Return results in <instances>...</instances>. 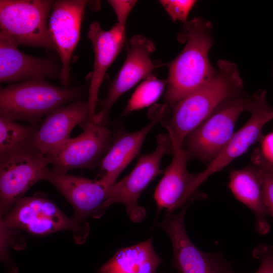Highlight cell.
I'll use <instances>...</instances> for the list:
<instances>
[{
    "mask_svg": "<svg viewBox=\"0 0 273 273\" xmlns=\"http://www.w3.org/2000/svg\"><path fill=\"white\" fill-rule=\"evenodd\" d=\"M1 220L8 227L30 234L44 236L62 231L73 234L78 244L83 243L88 235L89 225L67 216L42 193L23 197Z\"/></svg>",
    "mask_w": 273,
    "mask_h": 273,
    "instance_id": "4",
    "label": "cell"
},
{
    "mask_svg": "<svg viewBox=\"0 0 273 273\" xmlns=\"http://www.w3.org/2000/svg\"><path fill=\"white\" fill-rule=\"evenodd\" d=\"M262 183L259 170L251 164L232 171L229 187L235 198L253 212L255 231L260 235H265L270 230L269 215L263 201Z\"/></svg>",
    "mask_w": 273,
    "mask_h": 273,
    "instance_id": "20",
    "label": "cell"
},
{
    "mask_svg": "<svg viewBox=\"0 0 273 273\" xmlns=\"http://www.w3.org/2000/svg\"><path fill=\"white\" fill-rule=\"evenodd\" d=\"M89 122L87 101H74L62 106L49 114L41 121L36 136L38 153L46 156L54 151L70 138L77 125L84 128Z\"/></svg>",
    "mask_w": 273,
    "mask_h": 273,
    "instance_id": "18",
    "label": "cell"
},
{
    "mask_svg": "<svg viewBox=\"0 0 273 273\" xmlns=\"http://www.w3.org/2000/svg\"><path fill=\"white\" fill-rule=\"evenodd\" d=\"M155 49L153 41L142 35L131 38L127 46L124 62L111 84L106 98L100 103L101 109L93 119L94 123L104 126L111 108L118 98L142 79L153 75V70L158 66L150 58Z\"/></svg>",
    "mask_w": 273,
    "mask_h": 273,
    "instance_id": "11",
    "label": "cell"
},
{
    "mask_svg": "<svg viewBox=\"0 0 273 273\" xmlns=\"http://www.w3.org/2000/svg\"><path fill=\"white\" fill-rule=\"evenodd\" d=\"M49 164L47 158L39 153L0 158L1 217H4L32 186L44 180Z\"/></svg>",
    "mask_w": 273,
    "mask_h": 273,
    "instance_id": "13",
    "label": "cell"
},
{
    "mask_svg": "<svg viewBox=\"0 0 273 273\" xmlns=\"http://www.w3.org/2000/svg\"><path fill=\"white\" fill-rule=\"evenodd\" d=\"M108 2L113 8L117 18V23L125 26L130 12L136 3V1L110 0Z\"/></svg>",
    "mask_w": 273,
    "mask_h": 273,
    "instance_id": "27",
    "label": "cell"
},
{
    "mask_svg": "<svg viewBox=\"0 0 273 273\" xmlns=\"http://www.w3.org/2000/svg\"><path fill=\"white\" fill-rule=\"evenodd\" d=\"M112 131L89 122L76 137L70 138L54 151L44 156L56 173L99 166L113 141Z\"/></svg>",
    "mask_w": 273,
    "mask_h": 273,
    "instance_id": "9",
    "label": "cell"
},
{
    "mask_svg": "<svg viewBox=\"0 0 273 273\" xmlns=\"http://www.w3.org/2000/svg\"><path fill=\"white\" fill-rule=\"evenodd\" d=\"M252 255L261 260L260 265L255 273H273V245H259L254 249Z\"/></svg>",
    "mask_w": 273,
    "mask_h": 273,
    "instance_id": "26",
    "label": "cell"
},
{
    "mask_svg": "<svg viewBox=\"0 0 273 273\" xmlns=\"http://www.w3.org/2000/svg\"><path fill=\"white\" fill-rule=\"evenodd\" d=\"M166 104L159 107L151 121L142 129L132 132L120 131L114 136L112 144L99 166V179L107 186L116 181L122 171L138 154L143 142L151 129L164 117Z\"/></svg>",
    "mask_w": 273,
    "mask_h": 273,
    "instance_id": "19",
    "label": "cell"
},
{
    "mask_svg": "<svg viewBox=\"0 0 273 273\" xmlns=\"http://www.w3.org/2000/svg\"><path fill=\"white\" fill-rule=\"evenodd\" d=\"M188 208L185 207L176 214H165L158 223L171 240L172 265L177 273H233L230 263L221 252H203L191 241L185 226Z\"/></svg>",
    "mask_w": 273,
    "mask_h": 273,
    "instance_id": "8",
    "label": "cell"
},
{
    "mask_svg": "<svg viewBox=\"0 0 273 273\" xmlns=\"http://www.w3.org/2000/svg\"><path fill=\"white\" fill-rule=\"evenodd\" d=\"M162 261L150 238L118 250L98 273H156Z\"/></svg>",
    "mask_w": 273,
    "mask_h": 273,
    "instance_id": "21",
    "label": "cell"
},
{
    "mask_svg": "<svg viewBox=\"0 0 273 273\" xmlns=\"http://www.w3.org/2000/svg\"><path fill=\"white\" fill-rule=\"evenodd\" d=\"M247 111L250 112L251 116L247 122L234 133L206 168L198 173L197 183L199 187L209 176L223 169L263 137L264 126L273 119V107L267 102L265 90H260L251 97Z\"/></svg>",
    "mask_w": 273,
    "mask_h": 273,
    "instance_id": "12",
    "label": "cell"
},
{
    "mask_svg": "<svg viewBox=\"0 0 273 273\" xmlns=\"http://www.w3.org/2000/svg\"><path fill=\"white\" fill-rule=\"evenodd\" d=\"M211 22L195 17L184 25L180 35L186 44L169 65L165 94L166 104H174L210 80L217 71L211 64L208 54L213 44Z\"/></svg>",
    "mask_w": 273,
    "mask_h": 273,
    "instance_id": "1",
    "label": "cell"
},
{
    "mask_svg": "<svg viewBox=\"0 0 273 273\" xmlns=\"http://www.w3.org/2000/svg\"><path fill=\"white\" fill-rule=\"evenodd\" d=\"M215 75L179 102L170 105L171 116L163 124L179 144L224 101L243 93V80L237 65L220 60Z\"/></svg>",
    "mask_w": 273,
    "mask_h": 273,
    "instance_id": "2",
    "label": "cell"
},
{
    "mask_svg": "<svg viewBox=\"0 0 273 273\" xmlns=\"http://www.w3.org/2000/svg\"><path fill=\"white\" fill-rule=\"evenodd\" d=\"M260 142L258 152L264 162L273 168V131L263 136Z\"/></svg>",
    "mask_w": 273,
    "mask_h": 273,
    "instance_id": "28",
    "label": "cell"
},
{
    "mask_svg": "<svg viewBox=\"0 0 273 273\" xmlns=\"http://www.w3.org/2000/svg\"><path fill=\"white\" fill-rule=\"evenodd\" d=\"M125 26L118 23L108 30L103 29L97 21H93L89 25L87 35L91 41L95 56L87 101L92 122L96 113L100 86L107 70L125 43Z\"/></svg>",
    "mask_w": 273,
    "mask_h": 273,
    "instance_id": "17",
    "label": "cell"
},
{
    "mask_svg": "<svg viewBox=\"0 0 273 273\" xmlns=\"http://www.w3.org/2000/svg\"><path fill=\"white\" fill-rule=\"evenodd\" d=\"M87 4L84 0L56 1L49 16V34L61 61L60 79L64 86L68 83L71 57L80 38Z\"/></svg>",
    "mask_w": 273,
    "mask_h": 273,
    "instance_id": "15",
    "label": "cell"
},
{
    "mask_svg": "<svg viewBox=\"0 0 273 273\" xmlns=\"http://www.w3.org/2000/svg\"><path fill=\"white\" fill-rule=\"evenodd\" d=\"M44 180L53 185L70 203L74 211L72 217L79 222H86L90 217L100 218L107 209L105 203L111 185L99 179L56 173L49 168Z\"/></svg>",
    "mask_w": 273,
    "mask_h": 273,
    "instance_id": "14",
    "label": "cell"
},
{
    "mask_svg": "<svg viewBox=\"0 0 273 273\" xmlns=\"http://www.w3.org/2000/svg\"><path fill=\"white\" fill-rule=\"evenodd\" d=\"M13 38L0 31V81L60 78L62 66L50 58L26 54L17 48Z\"/></svg>",
    "mask_w": 273,
    "mask_h": 273,
    "instance_id": "16",
    "label": "cell"
},
{
    "mask_svg": "<svg viewBox=\"0 0 273 273\" xmlns=\"http://www.w3.org/2000/svg\"><path fill=\"white\" fill-rule=\"evenodd\" d=\"M38 127V124H23L0 117V158L39 153L36 147Z\"/></svg>",
    "mask_w": 273,
    "mask_h": 273,
    "instance_id": "22",
    "label": "cell"
},
{
    "mask_svg": "<svg viewBox=\"0 0 273 273\" xmlns=\"http://www.w3.org/2000/svg\"><path fill=\"white\" fill-rule=\"evenodd\" d=\"M170 138L173 147L172 159L164 170L154 196L158 209H164L165 214L189 206V204L196 199L206 197L198 190L196 183L198 173H192L188 170L187 164L191 159L190 154L181 144Z\"/></svg>",
    "mask_w": 273,
    "mask_h": 273,
    "instance_id": "10",
    "label": "cell"
},
{
    "mask_svg": "<svg viewBox=\"0 0 273 273\" xmlns=\"http://www.w3.org/2000/svg\"><path fill=\"white\" fill-rule=\"evenodd\" d=\"M78 88L60 87L43 79H31L0 90V117L37 124L55 110L82 100Z\"/></svg>",
    "mask_w": 273,
    "mask_h": 273,
    "instance_id": "3",
    "label": "cell"
},
{
    "mask_svg": "<svg viewBox=\"0 0 273 273\" xmlns=\"http://www.w3.org/2000/svg\"><path fill=\"white\" fill-rule=\"evenodd\" d=\"M160 3L173 21H179L186 25L188 15L196 1L161 0Z\"/></svg>",
    "mask_w": 273,
    "mask_h": 273,
    "instance_id": "25",
    "label": "cell"
},
{
    "mask_svg": "<svg viewBox=\"0 0 273 273\" xmlns=\"http://www.w3.org/2000/svg\"><path fill=\"white\" fill-rule=\"evenodd\" d=\"M273 71V70H272ZM273 72V71H272Z\"/></svg>",
    "mask_w": 273,
    "mask_h": 273,
    "instance_id": "29",
    "label": "cell"
},
{
    "mask_svg": "<svg viewBox=\"0 0 273 273\" xmlns=\"http://www.w3.org/2000/svg\"><path fill=\"white\" fill-rule=\"evenodd\" d=\"M157 142L154 152L142 156L128 174L109 187L106 208L115 203L123 204L129 218L134 222L142 221L146 216V210L138 203L140 195L151 181L163 173L160 168L163 156L172 153V143L168 134H159Z\"/></svg>",
    "mask_w": 273,
    "mask_h": 273,
    "instance_id": "7",
    "label": "cell"
},
{
    "mask_svg": "<svg viewBox=\"0 0 273 273\" xmlns=\"http://www.w3.org/2000/svg\"><path fill=\"white\" fill-rule=\"evenodd\" d=\"M55 1L1 0L0 27L18 45L55 50L48 18Z\"/></svg>",
    "mask_w": 273,
    "mask_h": 273,
    "instance_id": "6",
    "label": "cell"
},
{
    "mask_svg": "<svg viewBox=\"0 0 273 273\" xmlns=\"http://www.w3.org/2000/svg\"><path fill=\"white\" fill-rule=\"evenodd\" d=\"M251 161L261 173L263 201L269 215L273 218V168L264 162L257 149L254 151Z\"/></svg>",
    "mask_w": 273,
    "mask_h": 273,
    "instance_id": "24",
    "label": "cell"
},
{
    "mask_svg": "<svg viewBox=\"0 0 273 273\" xmlns=\"http://www.w3.org/2000/svg\"><path fill=\"white\" fill-rule=\"evenodd\" d=\"M251 97L243 93L222 102L184 140L191 159L209 164L233 136L240 115L247 111Z\"/></svg>",
    "mask_w": 273,
    "mask_h": 273,
    "instance_id": "5",
    "label": "cell"
},
{
    "mask_svg": "<svg viewBox=\"0 0 273 273\" xmlns=\"http://www.w3.org/2000/svg\"><path fill=\"white\" fill-rule=\"evenodd\" d=\"M167 85V79L160 80L153 75L145 79L131 95L123 114H127L153 104L159 99Z\"/></svg>",
    "mask_w": 273,
    "mask_h": 273,
    "instance_id": "23",
    "label": "cell"
}]
</instances>
